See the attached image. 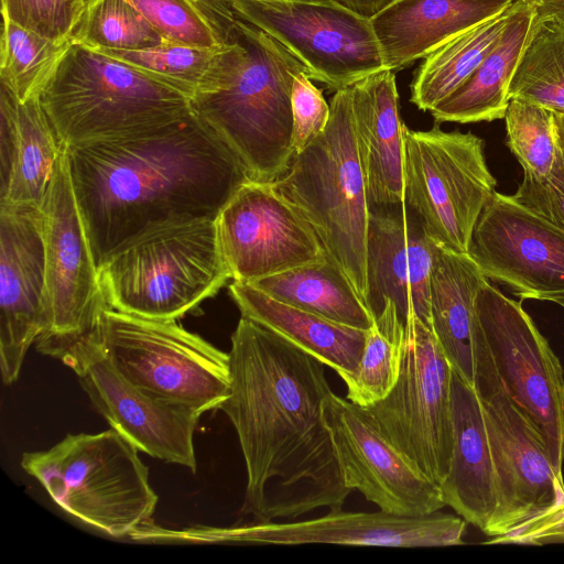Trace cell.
<instances>
[{
    "mask_svg": "<svg viewBox=\"0 0 564 564\" xmlns=\"http://www.w3.org/2000/svg\"><path fill=\"white\" fill-rule=\"evenodd\" d=\"M292 137L293 156L303 152L326 128L330 117L328 105L307 73H299L293 82L292 95Z\"/></svg>",
    "mask_w": 564,
    "mask_h": 564,
    "instance_id": "obj_39",
    "label": "cell"
},
{
    "mask_svg": "<svg viewBox=\"0 0 564 564\" xmlns=\"http://www.w3.org/2000/svg\"><path fill=\"white\" fill-rule=\"evenodd\" d=\"M231 392L220 409L236 430L254 522L341 510L346 486L325 424V365L241 316L229 351Z\"/></svg>",
    "mask_w": 564,
    "mask_h": 564,
    "instance_id": "obj_1",
    "label": "cell"
},
{
    "mask_svg": "<svg viewBox=\"0 0 564 564\" xmlns=\"http://www.w3.org/2000/svg\"><path fill=\"white\" fill-rule=\"evenodd\" d=\"M311 1H328V0H311Z\"/></svg>",
    "mask_w": 564,
    "mask_h": 564,
    "instance_id": "obj_45",
    "label": "cell"
},
{
    "mask_svg": "<svg viewBox=\"0 0 564 564\" xmlns=\"http://www.w3.org/2000/svg\"><path fill=\"white\" fill-rule=\"evenodd\" d=\"M511 196L532 213L564 230V148L560 144L554 164L546 176L523 174L522 182Z\"/></svg>",
    "mask_w": 564,
    "mask_h": 564,
    "instance_id": "obj_40",
    "label": "cell"
},
{
    "mask_svg": "<svg viewBox=\"0 0 564 564\" xmlns=\"http://www.w3.org/2000/svg\"><path fill=\"white\" fill-rule=\"evenodd\" d=\"M138 452L110 427L68 434L48 449L24 453L21 466L66 513L122 538L153 523L159 500Z\"/></svg>",
    "mask_w": 564,
    "mask_h": 564,
    "instance_id": "obj_7",
    "label": "cell"
},
{
    "mask_svg": "<svg viewBox=\"0 0 564 564\" xmlns=\"http://www.w3.org/2000/svg\"><path fill=\"white\" fill-rule=\"evenodd\" d=\"M225 1H228V0H225Z\"/></svg>",
    "mask_w": 564,
    "mask_h": 564,
    "instance_id": "obj_47",
    "label": "cell"
},
{
    "mask_svg": "<svg viewBox=\"0 0 564 564\" xmlns=\"http://www.w3.org/2000/svg\"><path fill=\"white\" fill-rule=\"evenodd\" d=\"M37 98L65 147L137 133L193 110L184 94L73 41Z\"/></svg>",
    "mask_w": 564,
    "mask_h": 564,
    "instance_id": "obj_5",
    "label": "cell"
},
{
    "mask_svg": "<svg viewBox=\"0 0 564 564\" xmlns=\"http://www.w3.org/2000/svg\"><path fill=\"white\" fill-rule=\"evenodd\" d=\"M506 143L523 169V174L546 176L558 151L555 112L541 106L510 99L503 117Z\"/></svg>",
    "mask_w": 564,
    "mask_h": 564,
    "instance_id": "obj_36",
    "label": "cell"
},
{
    "mask_svg": "<svg viewBox=\"0 0 564 564\" xmlns=\"http://www.w3.org/2000/svg\"><path fill=\"white\" fill-rule=\"evenodd\" d=\"M234 13L281 43L311 79L336 90L386 68L371 20L333 0H228Z\"/></svg>",
    "mask_w": 564,
    "mask_h": 564,
    "instance_id": "obj_13",
    "label": "cell"
},
{
    "mask_svg": "<svg viewBox=\"0 0 564 564\" xmlns=\"http://www.w3.org/2000/svg\"><path fill=\"white\" fill-rule=\"evenodd\" d=\"M471 132L404 128V204L438 246L468 254L476 221L496 192L484 153Z\"/></svg>",
    "mask_w": 564,
    "mask_h": 564,
    "instance_id": "obj_10",
    "label": "cell"
},
{
    "mask_svg": "<svg viewBox=\"0 0 564 564\" xmlns=\"http://www.w3.org/2000/svg\"><path fill=\"white\" fill-rule=\"evenodd\" d=\"M518 0H393L371 24L387 69L424 58L468 29L509 9Z\"/></svg>",
    "mask_w": 564,
    "mask_h": 564,
    "instance_id": "obj_24",
    "label": "cell"
},
{
    "mask_svg": "<svg viewBox=\"0 0 564 564\" xmlns=\"http://www.w3.org/2000/svg\"><path fill=\"white\" fill-rule=\"evenodd\" d=\"M518 1L425 56L410 85V101L422 111H431L459 88L502 36Z\"/></svg>",
    "mask_w": 564,
    "mask_h": 564,
    "instance_id": "obj_31",
    "label": "cell"
},
{
    "mask_svg": "<svg viewBox=\"0 0 564 564\" xmlns=\"http://www.w3.org/2000/svg\"><path fill=\"white\" fill-rule=\"evenodd\" d=\"M474 348L488 355L502 387L539 431L563 477V367L522 305L488 281L475 301Z\"/></svg>",
    "mask_w": 564,
    "mask_h": 564,
    "instance_id": "obj_11",
    "label": "cell"
},
{
    "mask_svg": "<svg viewBox=\"0 0 564 564\" xmlns=\"http://www.w3.org/2000/svg\"><path fill=\"white\" fill-rule=\"evenodd\" d=\"M85 0H1V13L20 26L54 42L72 41Z\"/></svg>",
    "mask_w": 564,
    "mask_h": 564,
    "instance_id": "obj_38",
    "label": "cell"
},
{
    "mask_svg": "<svg viewBox=\"0 0 564 564\" xmlns=\"http://www.w3.org/2000/svg\"><path fill=\"white\" fill-rule=\"evenodd\" d=\"M235 17L243 59L225 88L193 97L192 109L236 153L251 180L274 183L293 159L292 87L307 69L271 35Z\"/></svg>",
    "mask_w": 564,
    "mask_h": 564,
    "instance_id": "obj_3",
    "label": "cell"
},
{
    "mask_svg": "<svg viewBox=\"0 0 564 564\" xmlns=\"http://www.w3.org/2000/svg\"><path fill=\"white\" fill-rule=\"evenodd\" d=\"M560 144L564 148V113H555Z\"/></svg>",
    "mask_w": 564,
    "mask_h": 564,
    "instance_id": "obj_43",
    "label": "cell"
},
{
    "mask_svg": "<svg viewBox=\"0 0 564 564\" xmlns=\"http://www.w3.org/2000/svg\"><path fill=\"white\" fill-rule=\"evenodd\" d=\"M404 345L405 325L395 306L387 302L368 330L356 371L343 380L346 398L364 408L383 399L399 378Z\"/></svg>",
    "mask_w": 564,
    "mask_h": 564,
    "instance_id": "obj_33",
    "label": "cell"
},
{
    "mask_svg": "<svg viewBox=\"0 0 564 564\" xmlns=\"http://www.w3.org/2000/svg\"><path fill=\"white\" fill-rule=\"evenodd\" d=\"M325 130L274 182L310 223L366 304L370 204L358 158L351 87L336 90Z\"/></svg>",
    "mask_w": 564,
    "mask_h": 564,
    "instance_id": "obj_6",
    "label": "cell"
},
{
    "mask_svg": "<svg viewBox=\"0 0 564 564\" xmlns=\"http://www.w3.org/2000/svg\"><path fill=\"white\" fill-rule=\"evenodd\" d=\"M452 376L433 329L414 317L405 323L397 382L366 408L383 435L438 487L448 474L453 449Z\"/></svg>",
    "mask_w": 564,
    "mask_h": 564,
    "instance_id": "obj_12",
    "label": "cell"
},
{
    "mask_svg": "<svg viewBox=\"0 0 564 564\" xmlns=\"http://www.w3.org/2000/svg\"><path fill=\"white\" fill-rule=\"evenodd\" d=\"M355 12L372 18L393 0H333Z\"/></svg>",
    "mask_w": 564,
    "mask_h": 564,
    "instance_id": "obj_42",
    "label": "cell"
},
{
    "mask_svg": "<svg viewBox=\"0 0 564 564\" xmlns=\"http://www.w3.org/2000/svg\"><path fill=\"white\" fill-rule=\"evenodd\" d=\"M478 393L494 460L497 510L488 543H534L564 528V479L533 423L498 377Z\"/></svg>",
    "mask_w": 564,
    "mask_h": 564,
    "instance_id": "obj_9",
    "label": "cell"
},
{
    "mask_svg": "<svg viewBox=\"0 0 564 564\" xmlns=\"http://www.w3.org/2000/svg\"><path fill=\"white\" fill-rule=\"evenodd\" d=\"M229 292L241 316L314 356L341 380L356 371L369 329L338 324L283 303L248 282L232 281Z\"/></svg>",
    "mask_w": 564,
    "mask_h": 564,
    "instance_id": "obj_26",
    "label": "cell"
},
{
    "mask_svg": "<svg viewBox=\"0 0 564 564\" xmlns=\"http://www.w3.org/2000/svg\"><path fill=\"white\" fill-rule=\"evenodd\" d=\"M70 43L48 40L2 15L0 82L20 101L39 97Z\"/></svg>",
    "mask_w": 564,
    "mask_h": 564,
    "instance_id": "obj_34",
    "label": "cell"
},
{
    "mask_svg": "<svg viewBox=\"0 0 564 564\" xmlns=\"http://www.w3.org/2000/svg\"><path fill=\"white\" fill-rule=\"evenodd\" d=\"M52 357L76 373L110 427L139 451L196 471L194 432L199 413L154 398L129 382L111 364L96 332Z\"/></svg>",
    "mask_w": 564,
    "mask_h": 564,
    "instance_id": "obj_15",
    "label": "cell"
},
{
    "mask_svg": "<svg viewBox=\"0 0 564 564\" xmlns=\"http://www.w3.org/2000/svg\"><path fill=\"white\" fill-rule=\"evenodd\" d=\"M96 335L115 368L133 386L200 415L220 409L231 392L229 352L176 321L107 307Z\"/></svg>",
    "mask_w": 564,
    "mask_h": 564,
    "instance_id": "obj_8",
    "label": "cell"
},
{
    "mask_svg": "<svg viewBox=\"0 0 564 564\" xmlns=\"http://www.w3.org/2000/svg\"><path fill=\"white\" fill-rule=\"evenodd\" d=\"M109 307L176 321L231 279L216 219L165 223L121 243L98 267Z\"/></svg>",
    "mask_w": 564,
    "mask_h": 564,
    "instance_id": "obj_4",
    "label": "cell"
},
{
    "mask_svg": "<svg viewBox=\"0 0 564 564\" xmlns=\"http://www.w3.org/2000/svg\"><path fill=\"white\" fill-rule=\"evenodd\" d=\"M453 449L440 486L444 502L467 523L487 532L497 510V482L479 397L452 376Z\"/></svg>",
    "mask_w": 564,
    "mask_h": 564,
    "instance_id": "obj_25",
    "label": "cell"
},
{
    "mask_svg": "<svg viewBox=\"0 0 564 564\" xmlns=\"http://www.w3.org/2000/svg\"><path fill=\"white\" fill-rule=\"evenodd\" d=\"M551 302H554L564 308V296L556 297V299L552 300Z\"/></svg>",
    "mask_w": 564,
    "mask_h": 564,
    "instance_id": "obj_44",
    "label": "cell"
},
{
    "mask_svg": "<svg viewBox=\"0 0 564 564\" xmlns=\"http://www.w3.org/2000/svg\"><path fill=\"white\" fill-rule=\"evenodd\" d=\"M509 97L564 113V23L536 20L512 77Z\"/></svg>",
    "mask_w": 564,
    "mask_h": 564,
    "instance_id": "obj_32",
    "label": "cell"
},
{
    "mask_svg": "<svg viewBox=\"0 0 564 564\" xmlns=\"http://www.w3.org/2000/svg\"><path fill=\"white\" fill-rule=\"evenodd\" d=\"M85 1H86V3H89V2H90V1H93V0H85Z\"/></svg>",
    "mask_w": 564,
    "mask_h": 564,
    "instance_id": "obj_46",
    "label": "cell"
},
{
    "mask_svg": "<svg viewBox=\"0 0 564 564\" xmlns=\"http://www.w3.org/2000/svg\"><path fill=\"white\" fill-rule=\"evenodd\" d=\"M466 521L436 511L420 517L343 510L304 521L253 522L232 528H193L176 540L235 544H340L367 546H452L463 544Z\"/></svg>",
    "mask_w": 564,
    "mask_h": 564,
    "instance_id": "obj_18",
    "label": "cell"
},
{
    "mask_svg": "<svg viewBox=\"0 0 564 564\" xmlns=\"http://www.w3.org/2000/svg\"><path fill=\"white\" fill-rule=\"evenodd\" d=\"M486 281L469 254L436 243L430 282L432 328L453 371L474 388L475 301Z\"/></svg>",
    "mask_w": 564,
    "mask_h": 564,
    "instance_id": "obj_27",
    "label": "cell"
},
{
    "mask_svg": "<svg viewBox=\"0 0 564 564\" xmlns=\"http://www.w3.org/2000/svg\"><path fill=\"white\" fill-rule=\"evenodd\" d=\"M220 32L226 43L213 47L163 42L137 51H96L134 67L192 100L197 95L225 88L243 59L245 48L236 35L235 13L221 20Z\"/></svg>",
    "mask_w": 564,
    "mask_h": 564,
    "instance_id": "obj_28",
    "label": "cell"
},
{
    "mask_svg": "<svg viewBox=\"0 0 564 564\" xmlns=\"http://www.w3.org/2000/svg\"><path fill=\"white\" fill-rule=\"evenodd\" d=\"M468 254L487 279L521 299L564 296V230L511 195L495 192L480 213Z\"/></svg>",
    "mask_w": 564,
    "mask_h": 564,
    "instance_id": "obj_19",
    "label": "cell"
},
{
    "mask_svg": "<svg viewBox=\"0 0 564 564\" xmlns=\"http://www.w3.org/2000/svg\"><path fill=\"white\" fill-rule=\"evenodd\" d=\"M248 283L278 301L338 324L368 330L375 322L347 274L329 257Z\"/></svg>",
    "mask_w": 564,
    "mask_h": 564,
    "instance_id": "obj_30",
    "label": "cell"
},
{
    "mask_svg": "<svg viewBox=\"0 0 564 564\" xmlns=\"http://www.w3.org/2000/svg\"><path fill=\"white\" fill-rule=\"evenodd\" d=\"M66 149L98 267L148 228L216 219L251 180L236 153L193 110L137 133Z\"/></svg>",
    "mask_w": 564,
    "mask_h": 564,
    "instance_id": "obj_2",
    "label": "cell"
},
{
    "mask_svg": "<svg viewBox=\"0 0 564 564\" xmlns=\"http://www.w3.org/2000/svg\"><path fill=\"white\" fill-rule=\"evenodd\" d=\"M46 324L42 210L0 204V366L6 384L18 380L26 351Z\"/></svg>",
    "mask_w": 564,
    "mask_h": 564,
    "instance_id": "obj_20",
    "label": "cell"
},
{
    "mask_svg": "<svg viewBox=\"0 0 564 564\" xmlns=\"http://www.w3.org/2000/svg\"><path fill=\"white\" fill-rule=\"evenodd\" d=\"M435 247L404 203L371 206L366 305L373 319L391 302L404 325L417 317L432 328L430 282Z\"/></svg>",
    "mask_w": 564,
    "mask_h": 564,
    "instance_id": "obj_21",
    "label": "cell"
},
{
    "mask_svg": "<svg viewBox=\"0 0 564 564\" xmlns=\"http://www.w3.org/2000/svg\"><path fill=\"white\" fill-rule=\"evenodd\" d=\"M165 42L213 47L225 44L194 0H127Z\"/></svg>",
    "mask_w": 564,
    "mask_h": 564,
    "instance_id": "obj_37",
    "label": "cell"
},
{
    "mask_svg": "<svg viewBox=\"0 0 564 564\" xmlns=\"http://www.w3.org/2000/svg\"><path fill=\"white\" fill-rule=\"evenodd\" d=\"M45 238L46 329L37 349L53 356L96 330L108 306L76 200L64 145L41 207Z\"/></svg>",
    "mask_w": 564,
    "mask_h": 564,
    "instance_id": "obj_14",
    "label": "cell"
},
{
    "mask_svg": "<svg viewBox=\"0 0 564 564\" xmlns=\"http://www.w3.org/2000/svg\"><path fill=\"white\" fill-rule=\"evenodd\" d=\"M536 23L535 9L519 0L502 36L470 77L430 112L437 123H473L505 117L509 88Z\"/></svg>",
    "mask_w": 564,
    "mask_h": 564,
    "instance_id": "obj_29",
    "label": "cell"
},
{
    "mask_svg": "<svg viewBox=\"0 0 564 564\" xmlns=\"http://www.w3.org/2000/svg\"><path fill=\"white\" fill-rule=\"evenodd\" d=\"M355 138L370 206L404 203V123L393 70L351 87Z\"/></svg>",
    "mask_w": 564,
    "mask_h": 564,
    "instance_id": "obj_22",
    "label": "cell"
},
{
    "mask_svg": "<svg viewBox=\"0 0 564 564\" xmlns=\"http://www.w3.org/2000/svg\"><path fill=\"white\" fill-rule=\"evenodd\" d=\"M324 419L346 486L379 510L420 517L446 507L441 488L383 435L370 412L332 392Z\"/></svg>",
    "mask_w": 564,
    "mask_h": 564,
    "instance_id": "obj_17",
    "label": "cell"
},
{
    "mask_svg": "<svg viewBox=\"0 0 564 564\" xmlns=\"http://www.w3.org/2000/svg\"><path fill=\"white\" fill-rule=\"evenodd\" d=\"M216 228L232 281L253 282L328 257L274 183L245 182L219 212Z\"/></svg>",
    "mask_w": 564,
    "mask_h": 564,
    "instance_id": "obj_16",
    "label": "cell"
},
{
    "mask_svg": "<svg viewBox=\"0 0 564 564\" xmlns=\"http://www.w3.org/2000/svg\"><path fill=\"white\" fill-rule=\"evenodd\" d=\"M73 42L93 50L137 51L165 42L127 0H93L76 28Z\"/></svg>",
    "mask_w": 564,
    "mask_h": 564,
    "instance_id": "obj_35",
    "label": "cell"
},
{
    "mask_svg": "<svg viewBox=\"0 0 564 564\" xmlns=\"http://www.w3.org/2000/svg\"><path fill=\"white\" fill-rule=\"evenodd\" d=\"M63 149L39 98L0 82V204L41 208Z\"/></svg>",
    "mask_w": 564,
    "mask_h": 564,
    "instance_id": "obj_23",
    "label": "cell"
},
{
    "mask_svg": "<svg viewBox=\"0 0 564 564\" xmlns=\"http://www.w3.org/2000/svg\"><path fill=\"white\" fill-rule=\"evenodd\" d=\"M535 9L538 21L564 23V0H524Z\"/></svg>",
    "mask_w": 564,
    "mask_h": 564,
    "instance_id": "obj_41",
    "label": "cell"
}]
</instances>
